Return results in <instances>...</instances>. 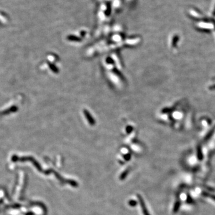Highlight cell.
<instances>
[{"label":"cell","instance_id":"cell-1","mask_svg":"<svg viewBox=\"0 0 215 215\" xmlns=\"http://www.w3.org/2000/svg\"><path fill=\"white\" fill-rule=\"evenodd\" d=\"M137 198H138V199H139V200H140V204H141V207H142V209L143 210V214H144V215H150L149 213L148 212V211H147V209L146 208V206H145L144 201H143L142 197H141L139 195H137Z\"/></svg>","mask_w":215,"mask_h":215},{"label":"cell","instance_id":"cell-4","mask_svg":"<svg viewBox=\"0 0 215 215\" xmlns=\"http://www.w3.org/2000/svg\"><path fill=\"white\" fill-rule=\"evenodd\" d=\"M129 204L130 205H131V206H135V205H136V204H137V203H136V201H135L131 200L129 203Z\"/></svg>","mask_w":215,"mask_h":215},{"label":"cell","instance_id":"cell-3","mask_svg":"<svg viewBox=\"0 0 215 215\" xmlns=\"http://www.w3.org/2000/svg\"><path fill=\"white\" fill-rule=\"evenodd\" d=\"M127 173H128V170H126L125 172L124 173H122V174L121 175V178H120V179H124L126 178V175H127Z\"/></svg>","mask_w":215,"mask_h":215},{"label":"cell","instance_id":"cell-2","mask_svg":"<svg viewBox=\"0 0 215 215\" xmlns=\"http://www.w3.org/2000/svg\"><path fill=\"white\" fill-rule=\"evenodd\" d=\"M111 3H108L106 4V10H105V14L106 16H109L111 15Z\"/></svg>","mask_w":215,"mask_h":215},{"label":"cell","instance_id":"cell-5","mask_svg":"<svg viewBox=\"0 0 215 215\" xmlns=\"http://www.w3.org/2000/svg\"><path fill=\"white\" fill-rule=\"evenodd\" d=\"M213 14L214 16H215V7H214V9L213 12Z\"/></svg>","mask_w":215,"mask_h":215}]
</instances>
